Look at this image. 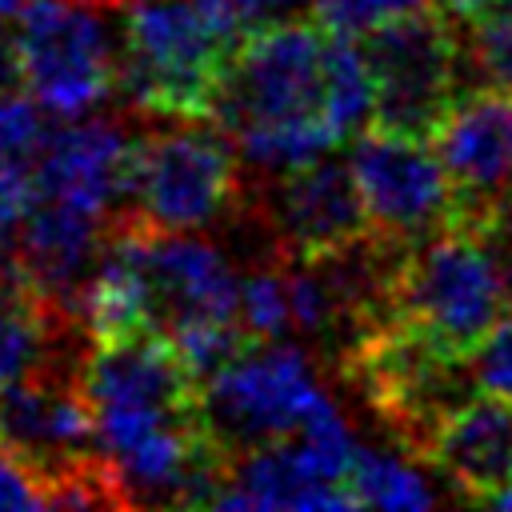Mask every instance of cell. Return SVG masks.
<instances>
[{"label": "cell", "mask_w": 512, "mask_h": 512, "mask_svg": "<svg viewBox=\"0 0 512 512\" xmlns=\"http://www.w3.org/2000/svg\"><path fill=\"white\" fill-rule=\"evenodd\" d=\"M368 232L392 248H412L456 216V188L428 136L364 128L348 152Z\"/></svg>", "instance_id": "ba28073f"}, {"label": "cell", "mask_w": 512, "mask_h": 512, "mask_svg": "<svg viewBox=\"0 0 512 512\" xmlns=\"http://www.w3.org/2000/svg\"><path fill=\"white\" fill-rule=\"evenodd\" d=\"M240 324L252 340H276L292 328V300L284 268H260L240 280Z\"/></svg>", "instance_id": "ac0fdd59"}, {"label": "cell", "mask_w": 512, "mask_h": 512, "mask_svg": "<svg viewBox=\"0 0 512 512\" xmlns=\"http://www.w3.org/2000/svg\"><path fill=\"white\" fill-rule=\"evenodd\" d=\"M428 140L456 188L452 224L496 240L512 224V92L464 88Z\"/></svg>", "instance_id": "9c48e42d"}, {"label": "cell", "mask_w": 512, "mask_h": 512, "mask_svg": "<svg viewBox=\"0 0 512 512\" xmlns=\"http://www.w3.org/2000/svg\"><path fill=\"white\" fill-rule=\"evenodd\" d=\"M36 204V168L0 164V240H8Z\"/></svg>", "instance_id": "cb8c5ba5"}, {"label": "cell", "mask_w": 512, "mask_h": 512, "mask_svg": "<svg viewBox=\"0 0 512 512\" xmlns=\"http://www.w3.org/2000/svg\"><path fill=\"white\" fill-rule=\"evenodd\" d=\"M504 284H508V304H512V244H508V256H504Z\"/></svg>", "instance_id": "83f0119b"}, {"label": "cell", "mask_w": 512, "mask_h": 512, "mask_svg": "<svg viewBox=\"0 0 512 512\" xmlns=\"http://www.w3.org/2000/svg\"><path fill=\"white\" fill-rule=\"evenodd\" d=\"M108 228H112V220H100L92 212L60 204V200L36 196L32 212L20 224V240H16L12 256H16L20 272L28 276V284L44 300H52L56 308H64L72 316L76 296L108 244Z\"/></svg>", "instance_id": "5bb4252c"}, {"label": "cell", "mask_w": 512, "mask_h": 512, "mask_svg": "<svg viewBox=\"0 0 512 512\" xmlns=\"http://www.w3.org/2000/svg\"><path fill=\"white\" fill-rule=\"evenodd\" d=\"M60 320L72 316L28 284L16 256H4L0 260V388L48 368L44 360L52 352V336Z\"/></svg>", "instance_id": "2e32d148"}, {"label": "cell", "mask_w": 512, "mask_h": 512, "mask_svg": "<svg viewBox=\"0 0 512 512\" xmlns=\"http://www.w3.org/2000/svg\"><path fill=\"white\" fill-rule=\"evenodd\" d=\"M44 120L36 100L0 96V164H32L44 148Z\"/></svg>", "instance_id": "7402d4cb"}, {"label": "cell", "mask_w": 512, "mask_h": 512, "mask_svg": "<svg viewBox=\"0 0 512 512\" xmlns=\"http://www.w3.org/2000/svg\"><path fill=\"white\" fill-rule=\"evenodd\" d=\"M4 508H48V480L0 440V512Z\"/></svg>", "instance_id": "603a6c76"}, {"label": "cell", "mask_w": 512, "mask_h": 512, "mask_svg": "<svg viewBox=\"0 0 512 512\" xmlns=\"http://www.w3.org/2000/svg\"><path fill=\"white\" fill-rule=\"evenodd\" d=\"M468 380L476 392L512 404V316H500L492 332L468 352Z\"/></svg>", "instance_id": "44dd1931"}, {"label": "cell", "mask_w": 512, "mask_h": 512, "mask_svg": "<svg viewBox=\"0 0 512 512\" xmlns=\"http://www.w3.org/2000/svg\"><path fill=\"white\" fill-rule=\"evenodd\" d=\"M144 268L156 304V332L188 320H240V280L212 244L144 224Z\"/></svg>", "instance_id": "4fadbf2b"}, {"label": "cell", "mask_w": 512, "mask_h": 512, "mask_svg": "<svg viewBox=\"0 0 512 512\" xmlns=\"http://www.w3.org/2000/svg\"><path fill=\"white\" fill-rule=\"evenodd\" d=\"M500 0H444V8L452 12V16H460V20H476V16H484V12H492Z\"/></svg>", "instance_id": "484cf974"}, {"label": "cell", "mask_w": 512, "mask_h": 512, "mask_svg": "<svg viewBox=\"0 0 512 512\" xmlns=\"http://www.w3.org/2000/svg\"><path fill=\"white\" fill-rule=\"evenodd\" d=\"M488 504H496V508H512V484H504L496 496H488Z\"/></svg>", "instance_id": "4316f807"}, {"label": "cell", "mask_w": 512, "mask_h": 512, "mask_svg": "<svg viewBox=\"0 0 512 512\" xmlns=\"http://www.w3.org/2000/svg\"><path fill=\"white\" fill-rule=\"evenodd\" d=\"M0 440L20 452L44 480L100 460L96 452V416L76 380L44 368L28 380L0 388Z\"/></svg>", "instance_id": "8fae6325"}, {"label": "cell", "mask_w": 512, "mask_h": 512, "mask_svg": "<svg viewBox=\"0 0 512 512\" xmlns=\"http://www.w3.org/2000/svg\"><path fill=\"white\" fill-rule=\"evenodd\" d=\"M436 4L440 0H316L312 20L320 28H328L332 36L364 40L384 24L412 16V12H424V8H436Z\"/></svg>", "instance_id": "d6986e66"}, {"label": "cell", "mask_w": 512, "mask_h": 512, "mask_svg": "<svg viewBox=\"0 0 512 512\" xmlns=\"http://www.w3.org/2000/svg\"><path fill=\"white\" fill-rule=\"evenodd\" d=\"M304 4H316V0H236V8L244 12L248 24H268L292 8H304Z\"/></svg>", "instance_id": "d4e9b609"}, {"label": "cell", "mask_w": 512, "mask_h": 512, "mask_svg": "<svg viewBox=\"0 0 512 512\" xmlns=\"http://www.w3.org/2000/svg\"><path fill=\"white\" fill-rule=\"evenodd\" d=\"M244 36L236 0H124L116 88L152 116L212 120Z\"/></svg>", "instance_id": "7a4b0ae2"}, {"label": "cell", "mask_w": 512, "mask_h": 512, "mask_svg": "<svg viewBox=\"0 0 512 512\" xmlns=\"http://www.w3.org/2000/svg\"><path fill=\"white\" fill-rule=\"evenodd\" d=\"M136 140L112 120H84L44 140L36 156V196L116 220L128 204Z\"/></svg>", "instance_id": "7c38bea8"}, {"label": "cell", "mask_w": 512, "mask_h": 512, "mask_svg": "<svg viewBox=\"0 0 512 512\" xmlns=\"http://www.w3.org/2000/svg\"><path fill=\"white\" fill-rule=\"evenodd\" d=\"M332 396L300 348L252 340L200 384V420L232 460L260 444L300 436Z\"/></svg>", "instance_id": "5b68a950"}, {"label": "cell", "mask_w": 512, "mask_h": 512, "mask_svg": "<svg viewBox=\"0 0 512 512\" xmlns=\"http://www.w3.org/2000/svg\"><path fill=\"white\" fill-rule=\"evenodd\" d=\"M108 4H112V0H108Z\"/></svg>", "instance_id": "f1b7e54d"}, {"label": "cell", "mask_w": 512, "mask_h": 512, "mask_svg": "<svg viewBox=\"0 0 512 512\" xmlns=\"http://www.w3.org/2000/svg\"><path fill=\"white\" fill-rule=\"evenodd\" d=\"M240 160L236 140L204 120H180L176 128L148 132L132 152L124 212L160 232L208 228L240 208Z\"/></svg>", "instance_id": "277c9868"}, {"label": "cell", "mask_w": 512, "mask_h": 512, "mask_svg": "<svg viewBox=\"0 0 512 512\" xmlns=\"http://www.w3.org/2000/svg\"><path fill=\"white\" fill-rule=\"evenodd\" d=\"M348 492L356 508H428L436 504L432 484L424 480L420 468L392 452L376 448H356L352 472H348Z\"/></svg>", "instance_id": "e0dca14e"}, {"label": "cell", "mask_w": 512, "mask_h": 512, "mask_svg": "<svg viewBox=\"0 0 512 512\" xmlns=\"http://www.w3.org/2000/svg\"><path fill=\"white\" fill-rule=\"evenodd\" d=\"M212 120L264 172L312 164L344 144L328 104V28L316 20L248 28L212 104Z\"/></svg>", "instance_id": "6da1fadb"}, {"label": "cell", "mask_w": 512, "mask_h": 512, "mask_svg": "<svg viewBox=\"0 0 512 512\" xmlns=\"http://www.w3.org/2000/svg\"><path fill=\"white\" fill-rule=\"evenodd\" d=\"M364 52L376 80V108L368 128L432 136L448 104L460 96V68L468 64L464 36L452 28L448 8L400 16L372 36Z\"/></svg>", "instance_id": "52a82bcc"}, {"label": "cell", "mask_w": 512, "mask_h": 512, "mask_svg": "<svg viewBox=\"0 0 512 512\" xmlns=\"http://www.w3.org/2000/svg\"><path fill=\"white\" fill-rule=\"evenodd\" d=\"M100 4L108 0H24L16 12V60L24 92L52 116H84L116 92V44Z\"/></svg>", "instance_id": "8992f818"}, {"label": "cell", "mask_w": 512, "mask_h": 512, "mask_svg": "<svg viewBox=\"0 0 512 512\" xmlns=\"http://www.w3.org/2000/svg\"><path fill=\"white\" fill-rule=\"evenodd\" d=\"M256 212L272 236L276 264L324 260V256L348 252L352 244L372 236L352 168L324 160V156L312 164L276 172V180L260 196Z\"/></svg>", "instance_id": "30bf717a"}, {"label": "cell", "mask_w": 512, "mask_h": 512, "mask_svg": "<svg viewBox=\"0 0 512 512\" xmlns=\"http://www.w3.org/2000/svg\"><path fill=\"white\" fill-rule=\"evenodd\" d=\"M464 52H468V64L488 84H500L512 92V8L476 16L464 40Z\"/></svg>", "instance_id": "ffe728a7"}, {"label": "cell", "mask_w": 512, "mask_h": 512, "mask_svg": "<svg viewBox=\"0 0 512 512\" xmlns=\"http://www.w3.org/2000/svg\"><path fill=\"white\" fill-rule=\"evenodd\" d=\"M424 460L448 476L460 500L488 504L512 484V404L484 392L460 400L440 420Z\"/></svg>", "instance_id": "9a60e30c"}, {"label": "cell", "mask_w": 512, "mask_h": 512, "mask_svg": "<svg viewBox=\"0 0 512 512\" xmlns=\"http://www.w3.org/2000/svg\"><path fill=\"white\" fill-rule=\"evenodd\" d=\"M496 240L460 224L404 248L388 272V316L432 340L440 352L468 360L508 308Z\"/></svg>", "instance_id": "3957f363"}]
</instances>
